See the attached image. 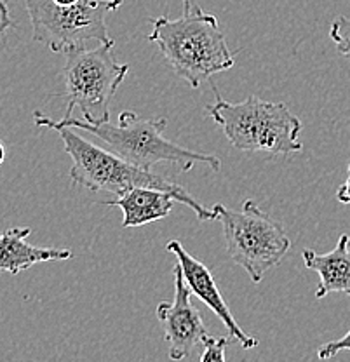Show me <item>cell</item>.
Instances as JSON below:
<instances>
[{
  "label": "cell",
  "instance_id": "obj_3",
  "mask_svg": "<svg viewBox=\"0 0 350 362\" xmlns=\"http://www.w3.org/2000/svg\"><path fill=\"white\" fill-rule=\"evenodd\" d=\"M49 120L56 126H66L96 136L110 152L143 169H152L159 162L178 164L185 173L190 171L194 164H206L213 171H220L221 168V160L213 153L192 152L165 139L163 133L168 127V120L164 117L145 119L136 112L124 110L119 113L117 124H112L110 120L89 124L74 115L63 117L62 120H52L49 117Z\"/></svg>",
  "mask_w": 350,
  "mask_h": 362
},
{
  "label": "cell",
  "instance_id": "obj_5",
  "mask_svg": "<svg viewBox=\"0 0 350 362\" xmlns=\"http://www.w3.org/2000/svg\"><path fill=\"white\" fill-rule=\"evenodd\" d=\"M213 209L223 226L228 256L246 270L255 284L279 265L291 249V239L282 223L251 199L244 201L240 211L228 209L223 204H214Z\"/></svg>",
  "mask_w": 350,
  "mask_h": 362
},
{
  "label": "cell",
  "instance_id": "obj_6",
  "mask_svg": "<svg viewBox=\"0 0 350 362\" xmlns=\"http://www.w3.org/2000/svg\"><path fill=\"white\" fill-rule=\"evenodd\" d=\"M114 39L98 47L70 49L63 66L65 98L69 100L66 117L78 108L86 122L101 124L110 120V103L126 78L129 65L115 62L112 56Z\"/></svg>",
  "mask_w": 350,
  "mask_h": 362
},
{
  "label": "cell",
  "instance_id": "obj_17",
  "mask_svg": "<svg viewBox=\"0 0 350 362\" xmlns=\"http://www.w3.org/2000/svg\"><path fill=\"white\" fill-rule=\"evenodd\" d=\"M337 199L338 202L342 204H350V164L347 169V178H345L344 183H342L337 190Z\"/></svg>",
  "mask_w": 350,
  "mask_h": 362
},
{
  "label": "cell",
  "instance_id": "obj_7",
  "mask_svg": "<svg viewBox=\"0 0 350 362\" xmlns=\"http://www.w3.org/2000/svg\"><path fill=\"white\" fill-rule=\"evenodd\" d=\"M124 0H78L59 6L54 0H25L32 23L33 42L52 52L88 47L89 42H108L107 14L119 9Z\"/></svg>",
  "mask_w": 350,
  "mask_h": 362
},
{
  "label": "cell",
  "instance_id": "obj_4",
  "mask_svg": "<svg viewBox=\"0 0 350 362\" xmlns=\"http://www.w3.org/2000/svg\"><path fill=\"white\" fill-rule=\"evenodd\" d=\"M216 101L206 105V112L223 129L232 146L243 152H267L289 156L303 150L300 141L302 122L286 103L246 98L240 103L223 100L213 88Z\"/></svg>",
  "mask_w": 350,
  "mask_h": 362
},
{
  "label": "cell",
  "instance_id": "obj_12",
  "mask_svg": "<svg viewBox=\"0 0 350 362\" xmlns=\"http://www.w3.org/2000/svg\"><path fill=\"white\" fill-rule=\"evenodd\" d=\"M176 197L157 188L136 187L117 195L115 201L101 202L105 206L119 207L124 214L122 228H133L164 220L175 207Z\"/></svg>",
  "mask_w": 350,
  "mask_h": 362
},
{
  "label": "cell",
  "instance_id": "obj_2",
  "mask_svg": "<svg viewBox=\"0 0 350 362\" xmlns=\"http://www.w3.org/2000/svg\"><path fill=\"white\" fill-rule=\"evenodd\" d=\"M148 42L159 47L163 58L180 78L197 89L214 74L235 65L216 16L183 0V14L176 20L161 16L152 20Z\"/></svg>",
  "mask_w": 350,
  "mask_h": 362
},
{
  "label": "cell",
  "instance_id": "obj_15",
  "mask_svg": "<svg viewBox=\"0 0 350 362\" xmlns=\"http://www.w3.org/2000/svg\"><path fill=\"white\" fill-rule=\"evenodd\" d=\"M340 352H350V329L342 338L333 339V341H327L325 345L319 346L317 357L321 361H327L333 359V357L338 356Z\"/></svg>",
  "mask_w": 350,
  "mask_h": 362
},
{
  "label": "cell",
  "instance_id": "obj_9",
  "mask_svg": "<svg viewBox=\"0 0 350 362\" xmlns=\"http://www.w3.org/2000/svg\"><path fill=\"white\" fill-rule=\"evenodd\" d=\"M165 251L171 252V255L176 256L180 267H182L183 281L190 289V294L197 296L199 300L204 301L206 305L214 312V315L223 322V326L227 327L228 334L233 339L240 343V346L246 350L255 349L258 345V339L251 334H247L243 327L237 324L235 317L232 315L231 307L227 305V301L221 296L220 288H218L216 281H214L213 274H211L208 267L202 262H199L197 258L190 255V252L185 251V247L182 246L180 240H169L165 244Z\"/></svg>",
  "mask_w": 350,
  "mask_h": 362
},
{
  "label": "cell",
  "instance_id": "obj_14",
  "mask_svg": "<svg viewBox=\"0 0 350 362\" xmlns=\"http://www.w3.org/2000/svg\"><path fill=\"white\" fill-rule=\"evenodd\" d=\"M227 338H214L209 337L202 343V354H201V362H225L227 356H225V349H227Z\"/></svg>",
  "mask_w": 350,
  "mask_h": 362
},
{
  "label": "cell",
  "instance_id": "obj_18",
  "mask_svg": "<svg viewBox=\"0 0 350 362\" xmlns=\"http://www.w3.org/2000/svg\"><path fill=\"white\" fill-rule=\"evenodd\" d=\"M4 160H6V146H4V143L0 141V165H2Z\"/></svg>",
  "mask_w": 350,
  "mask_h": 362
},
{
  "label": "cell",
  "instance_id": "obj_1",
  "mask_svg": "<svg viewBox=\"0 0 350 362\" xmlns=\"http://www.w3.org/2000/svg\"><path fill=\"white\" fill-rule=\"evenodd\" d=\"M33 122L37 127H49L52 131H58L62 136L65 152L71 157L70 178L78 187H84L91 192L105 190L114 195H120L136 187L157 188V190L169 192L175 195L176 202L190 207L199 221L218 220V214L213 207H204L201 202L195 201L185 188L157 175L152 169H143L140 165L124 160L110 150L100 148L82 136L75 134L71 127L52 124L49 117L40 112H33Z\"/></svg>",
  "mask_w": 350,
  "mask_h": 362
},
{
  "label": "cell",
  "instance_id": "obj_11",
  "mask_svg": "<svg viewBox=\"0 0 350 362\" xmlns=\"http://www.w3.org/2000/svg\"><path fill=\"white\" fill-rule=\"evenodd\" d=\"M302 258L308 270L317 272L319 286L315 298H325L331 293H344L350 296V237L342 233L333 251L319 255L314 249H303Z\"/></svg>",
  "mask_w": 350,
  "mask_h": 362
},
{
  "label": "cell",
  "instance_id": "obj_13",
  "mask_svg": "<svg viewBox=\"0 0 350 362\" xmlns=\"http://www.w3.org/2000/svg\"><path fill=\"white\" fill-rule=\"evenodd\" d=\"M329 39L340 54L350 59V18L337 16L331 23Z\"/></svg>",
  "mask_w": 350,
  "mask_h": 362
},
{
  "label": "cell",
  "instance_id": "obj_16",
  "mask_svg": "<svg viewBox=\"0 0 350 362\" xmlns=\"http://www.w3.org/2000/svg\"><path fill=\"white\" fill-rule=\"evenodd\" d=\"M13 25L14 23H13V20H11V13H9V7H7L6 0H0V39L6 35V32Z\"/></svg>",
  "mask_w": 350,
  "mask_h": 362
},
{
  "label": "cell",
  "instance_id": "obj_10",
  "mask_svg": "<svg viewBox=\"0 0 350 362\" xmlns=\"http://www.w3.org/2000/svg\"><path fill=\"white\" fill-rule=\"evenodd\" d=\"M30 226H13L0 233V272L18 275L37 263L63 262L71 258V249L39 247L28 244Z\"/></svg>",
  "mask_w": 350,
  "mask_h": 362
},
{
  "label": "cell",
  "instance_id": "obj_8",
  "mask_svg": "<svg viewBox=\"0 0 350 362\" xmlns=\"http://www.w3.org/2000/svg\"><path fill=\"white\" fill-rule=\"evenodd\" d=\"M173 275H175V298L171 303L161 301L156 314L169 346V359L182 361L194 357L209 333L199 310L192 305L190 289L183 281L180 263L173 267Z\"/></svg>",
  "mask_w": 350,
  "mask_h": 362
},
{
  "label": "cell",
  "instance_id": "obj_19",
  "mask_svg": "<svg viewBox=\"0 0 350 362\" xmlns=\"http://www.w3.org/2000/svg\"><path fill=\"white\" fill-rule=\"evenodd\" d=\"M56 4H59V6H71V4L78 2V0H54Z\"/></svg>",
  "mask_w": 350,
  "mask_h": 362
}]
</instances>
